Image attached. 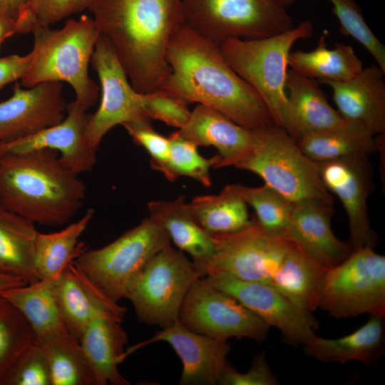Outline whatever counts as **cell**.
Wrapping results in <instances>:
<instances>
[{
  "instance_id": "cell-42",
  "label": "cell",
  "mask_w": 385,
  "mask_h": 385,
  "mask_svg": "<svg viewBox=\"0 0 385 385\" xmlns=\"http://www.w3.org/2000/svg\"><path fill=\"white\" fill-rule=\"evenodd\" d=\"M123 125L135 143L143 147L149 154L152 168L160 172L169 158L168 137L155 131L150 120L125 123Z\"/></svg>"
},
{
  "instance_id": "cell-38",
  "label": "cell",
  "mask_w": 385,
  "mask_h": 385,
  "mask_svg": "<svg viewBox=\"0 0 385 385\" xmlns=\"http://www.w3.org/2000/svg\"><path fill=\"white\" fill-rule=\"evenodd\" d=\"M294 0H284L287 6ZM332 4V13L339 22L341 34L351 36L361 43L385 72V46L366 24L356 0H327Z\"/></svg>"
},
{
  "instance_id": "cell-30",
  "label": "cell",
  "mask_w": 385,
  "mask_h": 385,
  "mask_svg": "<svg viewBox=\"0 0 385 385\" xmlns=\"http://www.w3.org/2000/svg\"><path fill=\"white\" fill-rule=\"evenodd\" d=\"M288 66L317 81H348L363 69L362 63L351 46L336 43L333 48H329L324 35L319 38L317 46L311 51H290Z\"/></svg>"
},
{
  "instance_id": "cell-2",
  "label": "cell",
  "mask_w": 385,
  "mask_h": 385,
  "mask_svg": "<svg viewBox=\"0 0 385 385\" xmlns=\"http://www.w3.org/2000/svg\"><path fill=\"white\" fill-rule=\"evenodd\" d=\"M88 9L133 88L160 90L171 71L168 43L184 24L182 0H91Z\"/></svg>"
},
{
  "instance_id": "cell-28",
  "label": "cell",
  "mask_w": 385,
  "mask_h": 385,
  "mask_svg": "<svg viewBox=\"0 0 385 385\" xmlns=\"http://www.w3.org/2000/svg\"><path fill=\"white\" fill-rule=\"evenodd\" d=\"M37 233L34 222L0 207V273L27 284L39 280L34 267Z\"/></svg>"
},
{
  "instance_id": "cell-18",
  "label": "cell",
  "mask_w": 385,
  "mask_h": 385,
  "mask_svg": "<svg viewBox=\"0 0 385 385\" xmlns=\"http://www.w3.org/2000/svg\"><path fill=\"white\" fill-rule=\"evenodd\" d=\"M88 114L78 102L67 104L66 115L58 124L31 135L0 144V156L50 149L56 151L62 162L76 174L91 171L96 163V153L85 136Z\"/></svg>"
},
{
  "instance_id": "cell-43",
  "label": "cell",
  "mask_w": 385,
  "mask_h": 385,
  "mask_svg": "<svg viewBox=\"0 0 385 385\" xmlns=\"http://www.w3.org/2000/svg\"><path fill=\"white\" fill-rule=\"evenodd\" d=\"M220 385H277V377L270 369L265 354H256L250 369L245 373L237 371L228 361L226 362L218 379Z\"/></svg>"
},
{
  "instance_id": "cell-34",
  "label": "cell",
  "mask_w": 385,
  "mask_h": 385,
  "mask_svg": "<svg viewBox=\"0 0 385 385\" xmlns=\"http://www.w3.org/2000/svg\"><path fill=\"white\" fill-rule=\"evenodd\" d=\"M53 277L0 292L22 314L35 334V342L64 327L53 292Z\"/></svg>"
},
{
  "instance_id": "cell-39",
  "label": "cell",
  "mask_w": 385,
  "mask_h": 385,
  "mask_svg": "<svg viewBox=\"0 0 385 385\" xmlns=\"http://www.w3.org/2000/svg\"><path fill=\"white\" fill-rule=\"evenodd\" d=\"M2 385H52L48 362L38 344L34 343L19 356Z\"/></svg>"
},
{
  "instance_id": "cell-7",
  "label": "cell",
  "mask_w": 385,
  "mask_h": 385,
  "mask_svg": "<svg viewBox=\"0 0 385 385\" xmlns=\"http://www.w3.org/2000/svg\"><path fill=\"white\" fill-rule=\"evenodd\" d=\"M184 24L220 44L269 37L292 29L284 0H182Z\"/></svg>"
},
{
  "instance_id": "cell-40",
  "label": "cell",
  "mask_w": 385,
  "mask_h": 385,
  "mask_svg": "<svg viewBox=\"0 0 385 385\" xmlns=\"http://www.w3.org/2000/svg\"><path fill=\"white\" fill-rule=\"evenodd\" d=\"M143 106L148 118L179 129L190 120L192 111L188 102L163 90L143 93Z\"/></svg>"
},
{
  "instance_id": "cell-27",
  "label": "cell",
  "mask_w": 385,
  "mask_h": 385,
  "mask_svg": "<svg viewBox=\"0 0 385 385\" xmlns=\"http://www.w3.org/2000/svg\"><path fill=\"white\" fill-rule=\"evenodd\" d=\"M327 270L292 242L271 284L293 304L312 312L319 307Z\"/></svg>"
},
{
  "instance_id": "cell-16",
  "label": "cell",
  "mask_w": 385,
  "mask_h": 385,
  "mask_svg": "<svg viewBox=\"0 0 385 385\" xmlns=\"http://www.w3.org/2000/svg\"><path fill=\"white\" fill-rule=\"evenodd\" d=\"M66 108L61 82H44L26 89L16 82L12 96L0 102V144L58 124Z\"/></svg>"
},
{
  "instance_id": "cell-45",
  "label": "cell",
  "mask_w": 385,
  "mask_h": 385,
  "mask_svg": "<svg viewBox=\"0 0 385 385\" xmlns=\"http://www.w3.org/2000/svg\"><path fill=\"white\" fill-rule=\"evenodd\" d=\"M28 0H0V14L17 22L18 34H22L27 14Z\"/></svg>"
},
{
  "instance_id": "cell-44",
  "label": "cell",
  "mask_w": 385,
  "mask_h": 385,
  "mask_svg": "<svg viewBox=\"0 0 385 385\" xmlns=\"http://www.w3.org/2000/svg\"><path fill=\"white\" fill-rule=\"evenodd\" d=\"M30 58V53L24 56L12 54L0 57V88L21 80L28 69Z\"/></svg>"
},
{
  "instance_id": "cell-4",
  "label": "cell",
  "mask_w": 385,
  "mask_h": 385,
  "mask_svg": "<svg viewBox=\"0 0 385 385\" xmlns=\"http://www.w3.org/2000/svg\"><path fill=\"white\" fill-rule=\"evenodd\" d=\"M34 46L21 86L56 81L68 83L76 101L86 111L97 101L98 85L90 78L88 65L100 33L93 19L81 15L69 19L58 29L36 24L32 31Z\"/></svg>"
},
{
  "instance_id": "cell-33",
  "label": "cell",
  "mask_w": 385,
  "mask_h": 385,
  "mask_svg": "<svg viewBox=\"0 0 385 385\" xmlns=\"http://www.w3.org/2000/svg\"><path fill=\"white\" fill-rule=\"evenodd\" d=\"M50 367L52 385H94L90 365L78 339L65 327L36 342Z\"/></svg>"
},
{
  "instance_id": "cell-11",
  "label": "cell",
  "mask_w": 385,
  "mask_h": 385,
  "mask_svg": "<svg viewBox=\"0 0 385 385\" xmlns=\"http://www.w3.org/2000/svg\"><path fill=\"white\" fill-rule=\"evenodd\" d=\"M178 320L192 332L222 341L235 337L261 343L270 327L205 277H197L192 284L180 307Z\"/></svg>"
},
{
  "instance_id": "cell-9",
  "label": "cell",
  "mask_w": 385,
  "mask_h": 385,
  "mask_svg": "<svg viewBox=\"0 0 385 385\" xmlns=\"http://www.w3.org/2000/svg\"><path fill=\"white\" fill-rule=\"evenodd\" d=\"M319 307L337 319L385 315V257L366 247L327 270Z\"/></svg>"
},
{
  "instance_id": "cell-13",
  "label": "cell",
  "mask_w": 385,
  "mask_h": 385,
  "mask_svg": "<svg viewBox=\"0 0 385 385\" xmlns=\"http://www.w3.org/2000/svg\"><path fill=\"white\" fill-rule=\"evenodd\" d=\"M212 235L215 250L205 276L209 272L220 271L242 280L270 284L292 244L265 230L255 217L242 230Z\"/></svg>"
},
{
  "instance_id": "cell-32",
  "label": "cell",
  "mask_w": 385,
  "mask_h": 385,
  "mask_svg": "<svg viewBox=\"0 0 385 385\" xmlns=\"http://www.w3.org/2000/svg\"><path fill=\"white\" fill-rule=\"evenodd\" d=\"M94 215V210H87L78 221L61 231L52 233L38 232L34 251V267L39 279H48L59 274L87 247L78 243Z\"/></svg>"
},
{
  "instance_id": "cell-36",
  "label": "cell",
  "mask_w": 385,
  "mask_h": 385,
  "mask_svg": "<svg viewBox=\"0 0 385 385\" xmlns=\"http://www.w3.org/2000/svg\"><path fill=\"white\" fill-rule=\"evenodd\" d=\"M34 343L35 334L29 323L0 295V385L16 361Z\"/></svg>"
},
{
  "instance_id": "cell-35",
  "label": "cell",
  "mask_w": 385,
  "mask_h": 385,
  "mask_svg": "<svg viewBox=\"0 0 385 385\" xmlns=\"http://www.w3.org/2000/svg\"><path fill=\"white\" fill-rule=\"evenodd\" d=\"M234 186L247 205L254 209L255 218L262 227L288 239L294 202L266 184L255 188L241 184H234Z\"/></svg>"
},
{
  "instance_id": "cell-37",
  "label": "cell",
  "mask_w": 385,
  "mask_h": 385,
  "mask_svg": "<svg viewBox=\"0 0 385 385\" xmlns=\"http://www.w3.org/2000/svg\"><path fill=\"white\" fill-rule=\"evenodd\" d=\"M170 154L168 160L160 171L170 181L180 177H189L205 187H210V168L215 167V155L210 158L202 156L197 146L182 137L177 131L168 136Z\"/></svg>"
},
{
  "instance_id": "cell-8",
  "label": "cell",
  "mask_w": 385,
  "mask_h": 385,
  "mask_svg": "<svg viewBox=\"0 0 385 385\" xmlns=\"http://www.w3.org/2000/svg\"><path fill=\"white\" fill-rule=\"evenodd\" d=\"M170 242L166 232L149 217L111 243L85 250L73 263L98 289L118 302L125 297L148 261Z\"/></svg>"
},
{
  "instance_id": "cell-31",
  "label": "cell",
  "mask_w": 385,
  "mask_h": 385,
  "mask_svg": "<svg viewBox=\"0 0 385 385\" xmlns=\"http://www.w3.org/2000/svg\"><path fill=\"white\" fill-rule=\"evenodd\" d=\"M186 205L194 220L210 235L237 232L252 222L247 205L234 184L217 195H197Z\"/></svg>"
},
{
  "instance_id": "cell-25",
  "label": "cell",
  "mask_w": 385,
  "mask_h": 385,
  "mask_svg": "<svg viewBox=\"0 0 385 385\" xmlns=\"http://www.w3.org/2000/svg\"><path fill=\"white\" fill-rule=\"evenodd\" d=\"M186 203L184 196L172 201H151L148 204L150 217L166 232L180 250L191 257L198 275L205 277L214 253L215 241L194 220Z\"/></svg>"
},
{
  "instance_id": "cell-46",
  "label": "cell",
  "mask_w": 385,
  "mask_h": 385,
  "mask_svg": "<svg viewBox=\"0 0 385 385\" xmlns=\"http://www.w3.org/2000/svg\"><path fill=\"white\" fill-rule=\"evenodd\" d=\"M18 34L17 22L0 14V47L7 38Z\"/></svg>"
},
{
  "instance_id": "cell-29",
  "label": "cell",
  "mask_w": 385,
  "mask_h": 385,
  "mask_svg": "<svg viewBox=\"0 0 385 385\" xmlns=\"http://www.w3.org/2000/svg\"><path fill=\"white\" fill-rule=\"evenodd\" d=\"M374 135L362 125L344 120L339 124L304 135L297 142L312 160L322 163L352 155L376 151Z\"/></svg>"
},
{
  "instance_id": "cell-20",
  "label": "cell",
  "mask_w": 385,
  "mask_h": 385,
  "mask_svg": "<svg viewBox=\"0 0 385 385\" xmlns=\"http://www.w3.org/2000/svg\"><path fill=\"white\" fill-rule=\"evenodd\" d=\"M332 205L314 199L294 202L287 237L324 268L342 262L353 250L334 234Z\"/></svg>"
},
{
  "instance_id": "cell-15",
  "label": "cell",
  "mask_w": 385,
  "mask_h": 385,
  "mask_svg": "<svg viewBox=\"0 0 385 385\" xmlns=\"http://www.w3.org/2000/svg\"><path fill=\"white\" fill-rule=\"evenodd\" d=\"M367 155L358 154L317 163L322 182L341 201L348 217L353 250L374 248L376 233L371 229L367 200L372 186V168Z\"/></svg>"
},
{
  "instance_id": "cell-12",
  "label": "cell",
  "mask_w": 385,
  "mask_h": 385,
  "mask_svg": "<svg viewBox=\"0 0 385 385\" xmlns=\"http://www.w3.org/2000/svg\"><path fill=\"white\" fill-rule=\"evenodd\" d=\"M101 86V103L88 114L85 136L97 152L106 134L118 125L151 120L143 106V93L135 91L107 40L100 35L91 58Z\"/></svg>"
},
{
  "instance_id": "cell-5",
  "label": "cell",
  "mask_w": 385,
  "mask_h": 385,
  "mask_svg": "<svg viewBox=\"0 0 385 385\" xmlns=\"http://www.w3.org/2000/svg\"><path fill=\"white\" fill-rule=\"evenodd\" d=\"M313 31L312 22L306 19L289 31L269 37L230 38L219 44L228 64L260 95L277 125L282 126L287 102L289 54L297 41L311 37Z\"/></svg>"
},
{
  "instance_id": "cell-48",
  "label": "cell",
  "mask_w": 385,
  "mask_h": 385,
  "mask_svg": "<svg viewBox=\"0 0 385 385\" xmlns=\"http://www.w3.org/2000/svg\"><path fill=\"white\" fill-rule=\"evenodd\" d=\"M1 48V47H0Z\"/></svg>"
},
{
  "instance_id": "cell-17",
  "label": "cell",
  "mask_w": 385,
  "mask_h": 385,
  "mask_svg": "<svg viewBox=\"0 0 385 385\" xmlns=\"http://www.w3.org/2000/svg\"><path fill=\"white\" fill-rule=\"evenodd\" d=\"M161 341L169 344L182 361L179 384H217L230 351L227 341L192 332L177 319L145 342L130 348L125 356L145 345Z\"/></svg>"
},
{
  "instance_id": "cell-22",
  "label": "cell",
  "mask_w": 385,
  "mask_h": 385,
  "mask_svg": "<svg viewBox=\"0 0 385 385\" xmlns=\"http://www.w3.org/2000/svg\"><path fill=\"white\" fill-rule=\"evenodd\" d=\"M385 72L376 63L345 81H320L332 89L341 116L364 126L374 135L385 131Z\"/></svg>"
},
{
  "instance_id": "cell-41",
  "label": "cell",
  "mask_w": 385,
  "mask_h": 385,
  "mask_svg": "<svg viewBox=\"0 0 385 385\" xmlns=\"http://www.w3.org/2000/svg\"><path fill=\"white\" fill-rule=\"evenodd\" d=\"M91 0H28L26 33L36 24L50 26L74 14L88 9Z\"/></svg>"
},
{
  "instance_id": "cell-19",
  "label": "cell",
  "mask_w": 385,
  "mask_h": 385,
  "mask_svg": "<svg viewBox=\"0 0 385 385\" xmlns=\"http://www.w3.org/2000/svg\"><path fill=\"white\" fill-rule=\"evenodd\" d=\"M53 292L61 319L79 340L91 320L104 315L121 322L126 309L98 289L73 261L53 278Z\"/></svg>"
},
{
  "instance_id": "cell-23",
  "label": "cell",
  "mask_w": 385,
  "mask_h": 385,
  "mask_svg": "<svg viewBox=\"0 0 385 385\" xmlns=\"http://www.w3.org/2000/svg\"><path fill=\"white\" fill-rule=\"evenodd\" d=\"M285 88L287 102L282 113V127L296 142L307 134L344 120L331 106L317 80L290 69Z\"/></svg>"
},
{
  "instance_id": "cell-21",
  "label": "cell",
  "mask_w": 385,
  "mask_h": 385,
  "mask_svg": "<svg viewBox=\"0 0 385 385\" xmlns=\"http://www.w3.org/2000/svg\"><path fill=\"white\" fill-rule=\"evenodd\" d=\"M178 132L197 147L216 148L215 168L236 167L251 154L256 143L253 130L202 104L194 108L187 124Z\"/></svg>"
},
{
  "instance_id": "cell-26",
  "label": "cell",
  "mask_w": 385,
  "mask_h": 385,
  "mask_svg": "<svg viewBox=\"0 0 385 385\" xmlns=\"http://www.w3.org/2000/svg\"><path fill=\"white\" fill-rule=\"evenodd\" d=\"M384 316L371 314L363 326L346 336L326 339L314 334L304 344V351L322 363L357 361L376 365L384 352Z\"/></svg>"
},
{
  "instance_id": "cell-3",
  "label": "cell",
  "mask_w": 385,
  "mask_h": 385,
  "mask_svg": "<svg viewBox=\"0 0 385 385\" xmlns=\"http://www.w3.org/2000/svg\"><path fill=\"white\" fill-rule=\"evenodd\" d=\"M78 176L53 150L0 156V207L34 224L63 225L86 199Z\"/></svg>"
},
{
  "instance_id": "cell-14",
  "label": "cell",
  "mask_w": 385,
  "mask_h": 385,
  "mask_svg": "<svg viewBox=\"0 0 385 385\" xmlns=\"http://www.w3.org/2000/svg\"><path fill=\"white\" fill-rule=\"evenodd\" d=\"M217 288L232 295L282 334L284 343L293 346L304 344L318 328L312 312L293 304L272 284L238 279L220 271L209 272L205 277Z\"/></svg>"
},
{
  "instance_id": "cell-6",
  "label": "cell",
  "mask_w": 385,
  "mask_h": 385,
  "mask_svg": "<svg viewBox=\"0 0 385 385\" xmlns=\"http://www.w3.org/2000/svg\"><path fill=\"white\" fill-rule=\"evenodd\" d=\"M255 146L235 168L259 175L265 184L289 200L314 199L332 205L318 163L309 159L285 130L275 124L253 130Z\"/></svg>"
},
{
  "instance_id": "cell-10",
  "label": "cell",
  "mask_w": 385,
  "mask_h": 385,
  "mask_svg": "<svg viewBox=\"0 0 385 385\" xmlns=\"http://www.w3.org/2000/svg\"><path fill=\"white\" fill-rule=\"evenodd\" d=\"M197 277L184 252L170 245L148 261L125 298L131 302L140 321L166 328L178 319L184 298Z\"/></svg>"
},
{
  "instance_id": "cell-1",
  "label": "cell",
  "mask_w": 385,
  "mask_h": 385,
  "mask_svg": "<svg viewBox=\"0 0 385 385\" xmlns=\"http://www.w3.org/2000/svg\"><path fill=\"white\" fill-rule=\"evenodd\" d=\"M166 60L171 71L160 90L210 106L250 130L274 124L262 98L231 68L219 44L185 24L171 37Z\"/></svg>"
},
{
  "instance_id": "cell-24",
  "label": "cell",
  "mask_w": 385,
  "mask_h": 385,
  "mask_svg": "<svg viewBox=\"0 0 385 385\" xmlns=\"http://www.w3.org/2000/svg\"><path fill=\"white\" fill-rule=\"evenodd\" d=\"M113 318L93 317L79 338L80 344L90 365L94 385H129L118 366L125 358L128 336Z\"/></svg>"
},
{
  "instance_id": "cell-47",
  "label": "cell",
  "mask_w": 385,
  "mask_h": 385,
  "mask_svg": "<svg viewBox=\"0 0 385 385\" xmlns=\"http://www.w3.org/2000/svg\"><path fill=\"white\" fill-rule=\"evenodd\" d=\"M26 284V282L18 277L0 273V292Z\"/></svg>"
}]
</instances>
